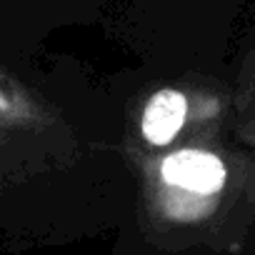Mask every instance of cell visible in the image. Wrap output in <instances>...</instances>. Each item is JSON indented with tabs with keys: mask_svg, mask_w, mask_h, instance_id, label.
Segmentation results:
<instances>
[{
	"mask_svg": "<svg viewBox=\"0 0 255 255\" xmlns=\"http://www.w3.org/2000/svg\"><path fill=\"white\" fill-rule=\"evenodd\" d=\"M163 178L173 185L195 190V193H215L225 183L223 163L200 150H180L163 163Z\"/></svg>",
	"mask_w": 255,
	"mask_h": 255,
	"instance_id": "6da1fadb",
	"label": "cell"
},
{
	"mask_svg": "<svg viewBox=\"0 0 255 255\" xmlns=\"http://www.w3.org/2000/svg\"><path fill=\"white\" fill-rule=\"evenodd\" d=\"M185 98L175 90H160L143 113V135L150 143H168L183 125Z\"/></svg>",
	"mask_w": 255,
	"mask_h": 255,
	"instance_id": "7a4b0ae2",
	"label": "cell"
},
{
	"mask_svg": "<svg viewBox=\"0 0 255 255\" xmlns=\"http://www.w3.org/2000/svg\"><path fill=\"white\" fill-rule=\"evenodd\" d=\"M10 108V100L5 98V93H3V85H0V113H5Z\"/></svg>",
	"mask_w": 255,
	"mask_h": 255,
	"instance_id": "3957f363",
	"label": "cell"
}]
</instances>
